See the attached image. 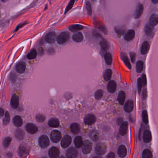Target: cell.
Returning <instances> with one entry per match:
<instances>
[{
  "mask_svg": "<svg viewBox=\"0 0 158 158\" xmlns=\"http://www.w3.org/2000/svg\"><path fill=\"white\" fill-rule=\"evenodd\" d=\"M30 152V147L27 144H21L18 149V153L20 157L25 158L28 155Z\"/></svg>",
  "mask_w": 158,
  "mask_h": 158,
  "instance_id": "obj_1",
  "label": "cell"
},
{
  "mask_svg": "<svg viewBox=\"0 0 158 158\" xmlns=\"http://www.w3.org/2000/svg\"><path fill=\"white\" fill-rule=\"evenodd\" d=\"M107 151V146L105 143L100 142L97 144L95 148V152L98 155H102Z\"/></svg>",
  "mask_w": 158,
  "mask_h": 158,
  "instance_id": "obj_2",
  "label": "cell"
},
{
  "mask_svg": "<svg viewBox=\"0 0 158 158\" xmlns=\"http://www.w3.org/2000/svg\"><path fill=\"white\" fill-rule=\"evenodd\" d=\"M70 38V34L68 32L64 31L59 34L57 37V41L58 44H62L66 43Z\"/></svg>",
  "mask_w": 158,
  "mask_h": 158,
  "instance_id": "obj_3",
  "label": "cell"
},
{
  "mask_svg": "<svg viewBox=\"0 0 158 158\" xmlns=\"http://www.w3.org/2000/svg\"><path fill=\"white\" fill-rule=\"evenodd\" d=\"M39 146L42 148H46L49 145L50 141L47 136L43 135L39 137Z\"/></svg>",
  "mask_w": 158,
  "mask_h": 158,
  "instance_id": "obj_4",
  "label": "cell"
},
{
  "mask_svg": "<svg viewBox=\"0 0 158 158\" xmlns=\"http://www.w3.org/2000/svg\"><path fill=\"white\" fill-rule=\"evenodd\" d=\"M57 34L54 31H51L48 33L46 36L45 40L48 44H52L55 42L57 40Z\"/></svg>",
  "mask_w": 158,
  "mask_h": 158,
  "instance_id": "obj_5",
  "label": "cell"
},
{
  "mask_svg": "<svg viewBox=\"0 0 158 158\" xmlns=\"http://www.w3.org/2000/svg\"><path fill=\"white\" fill-rule=\"evenodd\" d=\"M92 147V142L89 140H86L84 141L82 151L84 154H88L91 152Z\"/></svg>",
  "mask_w": 158,
  "mask_h": 158,
  "instance_id": "obj_6",
  "label": "cell"
},
{
  "mask_svg": "<svg viewBox=\"0 0 158 158\" xmlns=\"http://www.w3.org/2000/svg\"><path fill=\"white\" fill-rule=\"evenodd\" d=\"M52 141L54 143H57L61 140V134L58 130H53L50 135Z\"/></svg>",
  "mask_w": 158,
  "mask_h": 158,
  "instance_id": "obj_7",
  "label": "cell"
},
{
  "mask_svg": "<svg viewBox=\"0 0 158 158\" xmlns=\"http://www.w3.org/2000/svg\"><path fill=\"white\" fill-rule=\"evenodd\" d=\"M97 121L96 117L94 115L89 114L86 116L84 119V123L88 125H91L94 124Z\"/></svg>",
  "mask_w": 158,
  "mask_h": 158,
  "instance_id": "obj_8",
  "label": "cell"
},
{
  "mask_svg": "<svg viewBox=\"0 0 158 158\" xmlns=\"http://www.w3.org/2000/svg\"><path fill=\"white\" fill-rule=\"evenodd\" d=\"M26 130L27 132L31 134H34L38 131V129L36 125L32 123H28L26 125Z\"/></svg>",
  "mask_w": 158,
  "mask_h": 158,
  "instance_id": "obj_9",
  "label": "cell"
},
{
  "mask_svg": "<svg viewBox=\"0 0 158 158\" xmlns=\"http://www.w3.org/2000/svg\"><path fill=\"white\" fill-rule=\"evenodd\" d=\"M78 155L77 150L73 147L69 148L66 153L67 158H76Z\"/></svg>",
  "mask_w": 158,
  "mask_h": 158,
  "instance_id": "obj_10",
  "label": "cell"
},
{
  "mask_svg": "<svg viewBox=\"0 0 158 158\" xmlns=\"http://www.w3.org/2000/svg\"><path fill=\"white\" fill-rule=\"evenodd\" d=\"M134 107V103L132 100H128L124 105V110L127 113H130L133 110Z\"/></svg>",
  "mask_w": 158,
  "mask_h": 158,
  "instance_id": "obj_11",
  "label": "cell"
},
{
  "mask_svg": "<svg viewBox=\"0 0 158 158\" xmlns=\"http://www.w3.org/2000/svg\"><path fill=\"white\" fill-rule=\"evenodd\" d=\"M72 142V137L70 136H64L61 141V146L63 148H66L69 146Z\"/></svg>",
  "mask_w": 158,
  "mask_h": 158,
  "instance_id": "obj_12",
  "label": "cell"
},
{
  "mask_svg": "<svg viewBox=\"0 0 158 158\" xmlns=\"http://www.w3.org/2000/svg\"><path fill=\"white\" fill-rule=\"evenodd\" d=\"M117 88V83L115 81L112 80L108 82L107 86V88L108 92L110 93H114L116 91Z\"/></svg>",
  "mask_w": 158,
  "mask_h": 158,
  "instance_id": "obj_13",
  "label": "cell"
},
{
  "mask_svg": "<svg viewBox=\"0 0 158 158\" xmlns=\"http://www.w3.org/2000/svg\"><path fill=\"white\" fill-rule=\"evenodd\" d=\"M143 6L141 3H139L136 7L135 13H134V18L135 19H139L142 16V14L143 12Z\"/></svg>",
  "mask_w": 158,
  "mask_h": 158,
  "instance_id": "obj_14",
  "label": "cell"
},
{
  "mask_svg": "<svg viewBox=\"0 0 158 158\" xmlns=\"http://www.w3.org/2000/svg\"><path fill=\"white\" fill-rule=\"evenodd\" d=\"M59 154V151L57 147H53L49 151V155L51 158H57Z\"/></svg>",
  "mask_w": 158,
  "mask_h": 158,
  "instance_id": "obj_15",
  "label": "cell"
},
{
  "mask_svg": "<svg viewBox=\"0 0 158 158\" xmlns=\"http://www.w3.org/2000/svg\"><path fill=\"white\" fill-rule=\"evenodd\" d=\"M19 105V98L15 94H14L11 99V105L12 108L16 109Z\"/></svg>",
  "mask_w": 158,
  "mask_h": 158,
  "instance_id": "obj_16",
  "label": "cell"
},
{
  "mask_svg": "<svg viewBox=\"0 0 158 158\" xmlns=\"http://www.w3.org/2000/svg\"><path fill=\"white\" fill-rule=\"evenodd\" d=\"M128 122L125 121L123 122L122 124L121 125L120 128V134L122 136H125L128 132Z\"/></svg>",
  "mask_w": 158,
  "mask_h": 158,
  "instance_id": "obj_17",
  "label": "cell"
},
{
  "mask_svg": "<svg viewBox=\"0 0 158 158\" xmlns=\"http://www.w3.org/2000/svg\"><path fill=\"white\" fill-rule=\"evenodd\" d=\"M135 31L133 30H129L125 34L124 39L127 41H130L132 40L135 37Z\"/></svg>",
  "mask_w": 158,
  "mask_h": 158,
  "instance_id": "obj_18",
  "label": "cell"
},
{
  "mask_svg": "<svg viewBox=\"0 0 158 158\" xmlns=\"http://www.w3.org/2000/svg\"><path fill=\"white\" fill-rule=\"evenodd\" d=\"M121 58L123 61V62L125 64L126 67L128 69H131V65L127 55L125 53H122L121 54Z\"/></svg>",
  "mask_w": 158,
  "mask_h": 158,
  "instance_id": "obj_19",
  "label": "cell"
},
{
  "mask_svg": "<svg viewBox=\"0 0 158 158\" xmlns=\"http://www.w3.org/2000/svg\"><path fill=\"white\" fill-rule=\"evenodd\" d=\"M115 32L119 35H124L126 31V27L125 25H119L115 28Z\"/></svg>",
  "mask_w": 158,
  "mask_h": 158,
  "instance_id": "obj_20",
  "label": "cell"
},
{
  "mask_svg": "<svg viewBox=\"0 0 158 158\" xmlns=\"http://www.w3.org/2000/svg\"><path fill=\"white\" fill-rule=\"evenodd\" d=\"M150 48V44L147 41H145L142 44L141 49V52L142 55L146 54Z\"/></svg>",
  "mask_w": 158,
  "mask_h": 158,
  "instance_id": "obj_21",
  "label": "cell"
},
{
  "mask_svg": "<svg viewBox=\"0 0 158 158\" xmlns=\"http://www.w3.org/2000/svg\"><path fill=\"white\" fill-rule=\"evenodd\" d=\"M26 64L24 62H19L16 66V70L19 74H22L25 72Z\"/></svg>",
  "mask_w": 158,
  "mask_h": 158,
  "instance_id": "obj_22",
  "label": "cell"
},
{
  "mask_svg": "<svg viewBox=\"0 0 158 158\" xmlns=\"http://www.w3.org/2000/svg\"><path fill=\"white\" fill-rule=\"evenodd\" d=\"M149 24L153 26H156L158 24V15L157 14H153L150 16Z\"/></svg>",
  "mask_w": 158,
  "mask_h": 158,
  "instance_id": "obj_23",
  "label": "cell"
},
{
  "mask_svg": "<svg viewBox=\"0 0 158 158\" xmlns=\"http://www.w3.org/2000/svg\"><path fill=\"white\" fill-rule=\"evenodd\" d=\"M127 149L124 145H121L120 146L118 149V154L121 158H124L127 154Z\"/></svg>",
  "mask_w": 158,
  "mask_h": 158,
  "instance_id": "obj_24",
  "label": "cell"
},
{
  "mask_svg": "<svg viewBox=\"0 0 158 158\" xmlns=\"http://www.w3.org/2000/svg\"><path fill=\"white\" fill-rule=\"evenodd\" d=\"M13 123L17 127H19L22 125L23 121L22 118L19 116H14L13 119Z\"/></svg>",
  "mask_w": 158,
  "mask_h": 158,
  "instance_id": "obj_25",
  "label": "cell"
},
{
  "mask_svg": "<svg viewBox=\"0 0 158 158\" xmlns=\"http://www.w3.org/2000/svg\"><path fill=\"white\" fill-rule=\"evenodd\" d=\"M143 140L145 142H150L152 140V135L151 133L149 130H145L144 133H143Z\"/></svg>",
  "mask_w": 158,
  "mask_h": 158,
  "instance_id": "obj_26",
  "label": "cell"
},
{
  "mask_svg": "<svg viewBox=\"0 0 158 158\" xmlns=\"http://www.w3.org/2000/svg\"><path fill=\"white\" fill-rule=\"evenodd\" d=\"M80 128L79 125L77 123H72L71 125V130L73 134H77L79 133Z\"/></svg>",
  "mask_w": 158,
  "mask_h": 158,
  "instance_id": "obj_27",
  "label": "cell"
},
{
  "mask_svg": "<svg viewBox=\"0 0 158 158\" xmlns=\"http://www.w3.org/2000/svg\"><path fill=\"white\" fill-rule=\"evenodd\" d=\"M125 99H126V94L124 91H120L118 96V98H117V100L121 105H123L124 104Z\"/></svg>",
  "mask_w": 158,
  "mask_h": 158,
  "instance_id": "obj_28",
  "label": "cell"
},
{
  "mask_svg": "<svg viewBox=\"0 0 158 158\" xmlns=\"http://www.w3.org/2000/svg\"><path fill=\"white\" fill-rule=\"evenodd\" d=\"M74 142V144L76 147L79 148L83 147V142L82 138L80 136H78L76 137Z\"/></svg>",
  "mask_w": 158,
  "mask_h": 158,
  "instance_id": "obj_29",
  "label": "cell"
},
{
  "mask_svg": "<svg viewBox=\"0 0 158 158\" xmlns=\"http://www.w3.org/2000/svg\"><path fill=\"white\" fill-rule=\"evenodd\" d=\"M83 35L82 33H81L80 32L75 33L72 36L73 40L76 42H78V43L81 42L83 41Z\"/></svg>",
  "mask_w": 158,
  "mask_h": 158,
  "instance_id": "obj_30",
  "label": "cell"
},
{
  "mask_svg": "<svg viewBox=\"0 0 158 158\" xmlns=\"http://www.w3.org/2000/svg\"><path fill=\"white\" fill-rule=\"evenodd\" d=\"M83 28H84V27L83 26L80 25H70L69 27V30L72 33H75L78 30H83Z\"/></svg>",
  "mask_w": 158,
  "mask_h": 158,
  "instance_id": "obj_31",
  "label": "cell"
},
{
  "mask_svg": "<svg viewBox=\"0 0 158 158\" xmlns=\"http://www.w3.org/2000/svg\"><path fill=\"white\" fill-rule=\"evenodd\" d=\"M48 125L51 127L57 128L59 125V122L58 119L55 118H53L49 120Z\"/></svg>",
  "mask_w": 158,
  "mask_h": 158,
  "instance_id": "obj_32",
  "label": "cell"
},
{
  "mask_svg": "<svg viewBox=\"0 0 158 158\" xmlns=\"http://www.w3.org/2000/svg\"><path fill=\"white\" fill-rule=\"evenodd\" d=\"M15 136L17 139L21 140L24 138L25 134L23 130L20 129H18L15 132Z\"/></svg>",
  "mask_w": 158,
  "mask_h": 158,
  "instance_id": "obj_33",
  "label": "cell"
},
{
  "mask_svg": "<svg viewBox=\"0 0 158 158\" xmlns=\"http://www.w3.org/2000/svg\"><path fill=\"white\" fill-rule=\"evenodd\" d=\"M104 59L106 63L108 65H111L112 63L113 58L112 55L110 53H106L104 55Z\"/></svg>",
  "mask_w": 158,
  "mask_h": 158,
  "instance_id": "obj_34",
  "label": "cell"
},
{
  "mask_svg": "<svg viewBox=\"0 0 158 158\" xmlns=\"http://www.w3.org/2000/svg\"><path fill=\"white\" fill-rule=\"evenodd\" d=\"M112 70L111 69H107L106 70L105 72L103 74V78L104 80L108 81L111 79V76H112Z\"/></svg>",
  "mask_w": 158,
  "mask_h": 158,
  "instance_id": "obj_35",
  "label": "cell"
},
{
  "mask_svg": "<svg viewBox=\"0 0 158 158\" xmlns=\"http://www.w3.org/2000/svg\"><path fill=\"white\" fill-rule=\"evenodd\" d=\"M144 68V62L140 60L138 61L136 64V72L138 73H141Z\"/></svg>",
  "mask_w": 158,
  "mask_h": 158,
  "instance_id": "obj_36",
  "label": "cell"
},
{
  "mask_svg": "<svg viewBox=\"0 0 158 158\" xmlns=\"http://www.w3.org/2000/svg\"><path fill=\"white\" fill-rule=\"evenodd\" d=\"M153 26L152 25L149 24H147L145 27V33L148 36H150L153 33Z\"/></svg>",
  "mask_w": 158,
  "mask_h": 158,
  "instance_id": "obj_37",
  "label": "cell"
},
{
  "mask_svg": "<svg viewBox=\"0 0 158 158\" xmlns=\"http://www.w3.org/2000/svg\"><path fill=\"white\" fill-rule=\"evenodd\" d=\"M100 45L102 49L104 50H107L109 49L108 42L105 39H103L101 40L100 42Z\"/></svg>",
  "mask_w": 158,
  "mask_h": 158,
  "instance_id": "obj_38",
  "label": "cell"
},
{
  "mask_svg": "<svg viewBox=\"0 0 158 158\" xmlns=\"http://www.w3.org/2000/svg\"><path fill=\"white\" fill-rule=\"evenodd\" d=\"M142 158H153L152 152L150 150L145 149L142 153Z\"/></svg>",
  "mask_w": 158,
  "mask_h": 158,
  "instance_id": "obj_39",
  "label": "cell"
},
{
  "mask_svg": "<svg viewBox=\"0 0 158 158\" xmlns=\"http://www.w3.org/2000/svg\"><path fill=\"white\" fill-rule=\"evenodd\" d=\"M89 136L93 141H97L99 138V133L96 130H93L91 132Z\"/></svg>",
  "mask_w": 158,
  "mask_h": 158,
  "instance_id": "obj_40",
  "label": "cell"
},
{
  "mask_svg": "<svg viewBox=\"0 0 158 158\" xmlns=\"http://www.w3.org/2000/svg\"><path fill=\"white\" fill-rule=\"evenodd\" d=\"M37 55V53L36 50L35 49H33L28 54L27 57L28 59H30V60L34 59L36 58Z\"/></svg>",
  "mask_w": 158,
  "mask_h": 158,
  "instance_id": "obj_41",
  "label": "cell"
},
{
  "mask_svg": "<svg viewBox=\"0 0 158 158\" xmlns=\"http://www.w3.org/2000/svg\"><path fill=\"white\" fill-rule=\"evenodd\" d=\"M142 117L143 121L145 123H148V116L147 111L146 110L143 111L142 113Z\"/></svg>",
  "mask_w": 158,
  "mask_h": 158,
  "instance_id": "obj_42",
  "label": "cell"
},
{
  "mask_svg": "<svg viewBox=\"0 0 158 158\" xmlns=\"http://www.w3.org/2000/svg\"><path fill=\"white\" fill-rule=\"evenodd\" d=\"M12 141V138L10 137H6L3 141V145L5 148H7L9 146Z\"/></svg>",
  "mask_w": 158,
  "mask_h": 158,
  "instance_id": "obj_43",
  "label": "cell"
},
{
  "mask_svg": "<svg viewBox=\"0 0 158 158\" xmlns=\"http://www.w3.org/2000/svg\"><path fill=\"white\" fill-rule=\"evenodd\" d=\"M75 1L76 0H70V1L69 3H68V5L67 6L66 8H65L64 14H66L70 10H71L74 4Z\"/></svg>",
  "mask_w": 158,
  "mask_h": 158,
  "instance_id": "obj_44",
  "label": "cell"
},
{
  "mask_svg": "<svg viewBox=\"0 0 158 158\" xmlns=\"http://www.w3.org/2000/svg\"><path fill=\"white\" fill-rule=\"evenodd\" d=\"M103 92L102 90L101 89H99V90H98L97 91H96L95 93V97L96 98V100H100L102 97H103Z\"/></svg>",
  "mask_w": 158,
  "mask_h": 158,
  "instance_id": "obj_45",
  "label": "cell"
},
{
  "mask_svg": "<svg viewBox=\"0 0 158 158\" xmlns=\"http://www.w3.org/2000/svg\"><path fill=\"white\" fill-rule=\"evenodd\" d=\"M36 119L38 122H43L46 119V116L43 114H38L36 115Z\"/></svg>",
  "mask_w": 158,
  "mask_h": 158,
  "instance_id": "obj_46",
  "label": "cell"
},
{
  "mask_svg": "<svg viewBox=\"0 0 158 158\" xmlns=\"http://www.w3.org/2000/svg\"><path fill=\"white\" fill-rule=\"evenodd\" d=\"M10 122V115L8 112L7 111L5 114V117L3 120V123L4 125H7Z\"/></svg>",
  "mask_w": 158,
  "mask_h": 158,
  "instance_id": "obj_47",
  "label": "cell"
},
{
  "mask_svg": "<svg viewBox=\"0 0 158 158\" xmlns=\"http://www.w3.org/2000/svg\"><path fill=\"white\" fill-rule=\"evenodd\" d=\"M86 8L88 15H91L92 14V5H91V3L89 2H87L86 3Z\"/></svg>",
  "mask_w": 158,
  "mask_h": 158,
  "instance_id": "obj_48",
  "label": "cell"
},
{
  "mask_svg": "<svg viewBox=\"0 0 158 158\" xmlns=\"http://www.w3.org/2000/svg\"><path fill=\"white\" fill-rule=\"evenodd\" d=\"M142 86H143V85L142 83L141 78H139L138 79V80H137V89H138L139 94L140 93V92L141 91Z\"/></svg>",
  "mask_w": 158,
  "mask_h": 158,
  "instance_id": "obj_49",
  "label": "cell"
},
{
  "mask_svg": "<svg viewBox=\"0 0 158 158\" xmlns=\"http://www.w3.org/2000/svg\"><path fill=\"white\" fill-rule=\"evenodd\" d=\"M141 80H142V83L143 85V86H145L147 85V77H146V75L145 74H143L142 75V78H141Z\"/></svg>",
  "mask_w": 158,
  "mask_h": 158,
  "instance_id": "obj_50",
  "label": "cell"
},
{
  "mask_svg": "<svg viewBox=\"0 0 158 158\" xmlns=\"http://www.w3.org/2000/svg\"><path fill=\"white\" fill-rule=\"evenodd\" d=\"M131 60L133 63H134L136 59V53L134 52H131L130 53Z\"/></svg>",
  "mask_w": 158,
  "mask_h": 158,
  "instance_id": "obj_51",
  "label": "cell"
},
{
  "mask_svg": "<svg viewBox=\"0 0 158 158\" xmlns=\"http://www.w3.org/2000/svg\"><path fill=\"white\" fill-rule=\"evenodd\" d=\"M26 24H27V22H24V23H22L19 24V25H18L17 26L14 31H16L17 30H18L19 28L22 27H23V26H24Z\"/></svg>",
  "mask_w": 158,
  "mask_h": 158,
  "instance_id": "obj_52",
  "label": "cell"
},
{
  "mask_svg": "<svg viewBox=\"0 0 158 158\" xmlns=\"http://www.w3.org/2000/svg\"><path fill=\"white\" fill-rule=\"evenodd\" d=\"M147 90L145 89L143 91V93H142V98H143V100H145L147 98Z\"/></svg>",
  "mask_w": 158,
  "mask_h": 158,
  "instance_id": "obj_53",
  "label": "cell"
},
{
  "mask_svg": "<svg viewBox=\"0 0 158 158\" xmlns=\"http://www.w3.org/2000/svg\"><path fill=\"white\" fill-rule=\"evenodd\" d=\"M115 155L114 152H111L109 153L107 156H106V158H115Z\"/></svg>",
  "mask_w": 158,
  "mask_h": 158,
  "instance_id": "obj_54",
  "label": "cell"
},
{
  "mask_svg": "<svg viewBox=\"0 0 158 158\" xmlns=\"http://www.w3.org/2000/svg\"><path fill=\"white\" fill-rule=\"evenodd\" d=\"M123 122V119L122 118H119L117 120V123L119 125L122 124L123 122Z\"/></svg>",
  "mask_w": 158,
  "mask_h": 158,
  "instance_id": "obj_55",
  "label": "cell"
},
{
  "mask_svg": "<svg viewBox=\"0 0 158 158\" xmlns=\"http://www.w3.org/2000/svg\"><path fill=\"white\" fill-rule=\"evenodd\" d=\"M4 115V110H3V108L0 109V116L2 117Z\"/></svg>",
  "mask_w": 158,
  "mask_h": 158,
  "instance_id": "obj_56",
  "label": "cell"
},
{
  "mask_svg": "<svg viewBox=\"0 0 158 158\" xmlns=\"http://www.w3.org/2000/svg\"><path fill=\"white\" fill-rule=\"evenodd\" d=\"M152 2L154 4H156L158 3V0H152Z\"/></svg>",
  "mask_w": 158,
  "mask_h": 158,
  "instance_id": "obj_57",
  "label": "cell"
},
{
  "mask_svg": "<svg viewBox=\"0 0 158 158\" xmlns=\"http://www.w3.org/2000/svg\"><path fill=\"white\" fill-rule=\"evenodd\" d=\"M3 3H6L8 1V0H1Z\"/></svg>",
  "mask_w": 158,
  "mask_h": 158,
  "instance_id": "obj_58",
  "label": "cell"
},
{
  "mask_svg": "<svg viewBox=\"0 0 158 158\" xmlns=\"http://www.w3.org/2000/svg\"><path fill=\"white\" fill-rule=\"evenodd\" d=\"M103 158L102 157H100V156H96V157H95L94 158Z\"/></svg>",
  "mask_w": 158,
  "mask_h": 158,
  "instance_id": "obj_59",
  "label": "cell"
},
{
  "mask_svg": "<svg viewBox=\"0 0 158 158\" xmlns=\"http://www.w3.org/2000/svg\"><path fill=\"white\" fill-rule=\"evenodd\" d=\"M58 158H64V157L63 156H60V157H59Z\"/></svg>",
  "mask_w": 158,
  "mask_h": 158,
  "instance_id": "obj_60",
  "label": "cell"
},
{
  "mask_svg": "<svg viewBox=\"0 0 158 158\" xmlns=\"http://www.w3.org/2000/svg\"><path fill=\"white\" fill-rule=\"evenodd\" d=\"M45 7H46V8H44V10H46V9H47V5H46Z\"/></svg>",
  "mask_w": 158,
  "mask_h": 158,
  "instance_id": "obj_61",
  "label": "cell"
},
{
  "mask_svg": "<svg viewBox=\"0 0 158 158\" xmlns=\"http://www.w3.org/2000/svg\"><path fill=\"white\" fill-rule=\"evenodd\" d=\"M46 158V157H43V158Z\"/></svg>",
  "mask_w": 158,
  "mask_h": 158,
  "instance_id": "obj_62",
  "label": "cell"
},
{
  "mask_svg": "<svg viewBox=\"0 0 158 158\" xmlns=\"http://www.w3.org/2000/svg\"><path fill=\"white\" fill-rule=\"evenodd\" d=\"M93 1H96V0H93Z\"/></svg>",
  "mask_w": 158,
  "mask_h": 158,
  "instance_id": "obj_63",
  "label": "cell"
}]
</instances>
